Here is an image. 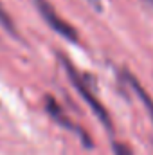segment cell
<instances>
[{"label":"cell","mask_w":153,"mask_h":155,"mask_svg":"<svg viewBox=\"0 0 153 155\" xmlns=\"http://www.w3.org/2000/svg\"><path fill=\"white\" fill-rule=\"evenodd\" d=\"M0 25L11 35V36H18V31H16V25H15V22H13V18H11V15L4 9V5L0 4Z\"/></svg>","instance_id":"5b68a950"},{"label":"cell","mask_w":153,"mask_h":155,"mask_svg":"<svg viewBox=\"0 0 153 155\" xmlns=\"http://www.w3.org/2000/svg\"><path fill=\"white\" fill-rule=\"evenodd\" d=\"M146 5H150V7H153V0H142Z\"/></svg>","instance_id":"ba28073f"},{"label":"cell","mask_w":153,"mask_h":155,"mask_svg":"<svg viewBox=\"0 0 153 155\" xmlns=\"http://www.w3.org/2000/svg\"><path fill=\"white\" fill-rule=\"evenodd\" d=\"M60 60H61V63H63V69L67 71V74H69V79H70V83L76 87V90L79 92V96L88 103V107L92 108V112L97 116V119L103 123V126L112 134L114 132V124H112V119H110V114L106 112V108L103 107V103L92 94V90H90V87H88V83H86V78H83L79 72L76 71V67L69 61V58H65L63 54H60Z\"/></svg>","instance_id":"6da1fadb"},{"label":"cell","mask_w":153,"mask_h":155,"mask_svg":"<svg viewBox=\"0 0 153 155\" xmlns=\"http://www.w3.org/2000/svg\"><path fill=\"white\" fill-rule=\"evenodd\" d=\"M34 5H36V9L40 11V15H41V18L47 22V25L52 29V31H56L60 36H63L65 40H69V41H72V43H77V31L70 25V24H67L58 13H56V9L52 7V4L49 2V0H34Z\"/></svg>","instance_id":"7a4b0ae2"},{"label":"cell","mask_w":153,"mask_h":155,"mask_svg":"<svg viewBox=\"0 0 153 155\" xmlns=\"http://www.w3.org/2000/svg\"><path fill=\"white\" fill-rule=\"evenodd\" d=\"M122 76H124V79L132 85V88H133V92L137 94V97L144 103V107H146V110H148V114H150V117H151V121H153V99L150 97V94L141 87V83L137 81V78L133 76L130 71L124 69V71H122Z\"/></svg>","instance_id":"277c9868"},{"label":"cell","mask_w":153,"mask_h":155,"mask_svg":"<svg viewBox=\"0 0 153 155\" xmlns=\"http://www.w3.org/2000/svg\"><path fill=\"white\" fill-rule=\"evenodd\" d=\"M112 148H114V155H133L132 148H130L126 143H119V141H115L114 144H112Z\"/></svg>","instance_id":"8992f818"},{"label":"cell","mask_w":153,"mask_h":155,"mask_svg":"<svg viewBox=\"0 0 153 155\" xmlns=\"http://www.w3.org/2000/svg\"><path fill=\"white\" fill-rule=\"evenodd\" d=\"M45 110H47V114L52 117L60 126H63V128H67V130H72V132L79 134V137H81V141H83V144H85L86 148H92V146H94V143H92V139L88 137V134H86L81 126L74 124V123L67 117V114L63 112V108L58 105V101H56L52 96H45Z\"/></svg>","instance_id":"3957f363"},{"label":"cell","mask_w":153,"mask_h":155,"mask_svg":"<svg viewBox=\"0 0 153 155\" xmlns=\"http://www.w3.org/2000/svg\"><path fill=\"white\" fill-rule=\"evenodd\" d=\"M88 4H90L96 11H101V9H103V5H101V4H103V0H88Z\"/></svg>","instance_id":"52a82bcc"}]
</instances>
